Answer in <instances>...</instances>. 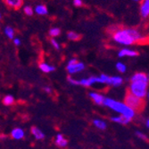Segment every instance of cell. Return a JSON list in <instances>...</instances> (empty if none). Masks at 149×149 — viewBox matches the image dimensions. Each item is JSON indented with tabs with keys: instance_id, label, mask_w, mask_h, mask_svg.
Segmentation results:
<instances>
[{
	"instance_id": "6da1fadb",
	"label": "cell",
	"mask_w": 149,
	"mask_h": 149,
	"mask_svg": "<svg viewBox=\"0 0 149 149\" xmlns=\"http://www.w3.org/2000/svg\"><path fill=\"white\" fill-rule=\"evenodd\" d=\"M109 33L113 40L123 46H131L133 44H142L147 40L146 36L143 35L138 29L126 28L123 26H111L108 28Z\"/></svg>"
},
{
	"instance_id": "7a4b0ae2",
	"label": "cell",
	"mask_w": 149,
	"mask_h": 149,
	"mask_svg": "<svg viewBox=\"0 0 149 149\" xmlns=\"http://www.w3.org/2000/svg\"><path fill=\"white\" fill-rule=\"evenodd\" d=\"M148 76L145 72L134 73L130 80V86L128 92L139 98L145 99L147 97L148 89Z\"/></svg>"
},
{
	"instance_id": "3957f363",
	"label": "cell",
	"mask_w": 149,
	"mask_h": 149,
	"mask_svg": "<svg viewBox=\"0 0 149 149\" xmlns=\"http://www.w3.org/2000/svg\"><path fill=\"white\" fill-rule=\"evenodd\" d=\"M104 105L108 108H110L111 110H113L121 115H124L131 120H133L137 114V112L134 109H132L131 107H130L125 102H119L113 98L105 97Z\"/></svg>"
},
{
	"instance_id": "277c9868",
	"label": "cell",
	"mask_w": 149,
	"mask_h": 149,
	"mask_svg": "<svg viewBox=\"0 0 149 149\" xmlns=\"http://www.w3.org/2000/svg\"><path fill=\"white\" fill-rule=\"evenodd\" d=\"M124 102L137 113H140L141 111H143L146 106L145 99H142V98H139L136 96H134V95L130 94V92H127L126 96L124 97Z\"/></svg>"
},
{
	"instance_id": "5b68a950",
	"label": "cell",
	"mask_w": 149,
	"mask_h": 149,
	"mask_svg": "<svg viewBox=\"0 0 149 149\" xmlns=\"http://www.w3.org/2000/svg\"><path fill=\"white\" fill-rule=\"evenodd\" d=\"M84 69H85V64L81 62H79L76 58L71 59L66 66V70L70 75L77 74L80 72H82Z\"/></svg>"
},
{
	"instance_id": "8992f818",
	"label": "cell",
	"mask_w": 149,
	"mask_h": 149,
	"mask_svg": "<svg viewBox=\"0 0 149 149\" xmlns=\"http://www.w3.org/2000/svg\"><path fill=\"white\" fill-rule=\"evenodd\" d=\"M96 83L102 84V80H101L100 76H90L88 78L81 79L79 80V85L83 86V87H87V88H89Z\"/></svg>"
},
{
	"instance_id": "52a82bcc",
	"label": "cell",
	"mask_w": 149,
	"mask_h": 149,
	"mask_svg": "<svg viewBox=\"0 0 149 149\" xmlns=\"http://www.w3.org/2000/svg\"><path fill=\"white\" fill-rule=\"evenodd\" d=\"M88 97L91 98V100L97 105H104L105 97L103 96L102 94L98 92H95V91H90L88 93Z\"/></svg>"
},
{
	"instance_id": "ba28073f",
	"label": "cell",
	"mask_w": 149,
	"mask_h": 149,
	"mask_svg": "<svg viewBox=\"0 0 149 149\" xmlns=\"http://www.w3.org/2000/svg\"><path fill=\"white\" fill-rule=\"evenodd\" d=\"M139 12L143 19H147L149 17V0H141Z\"/></svg>"
},
{
	"instance_id": "9c48e42d",
	"label": "cell",
	"mask_w": 149,
	"mask_h": 149,
	"mask_svg": "<svg viewBox=\"0 0 149 149\" xmlns=\"http://www.w3.org/2000/svg\"><path fill=\"white\" fill-rule=\"evenodd\" d=\"M139 56V52L130 48H123L118 53L119 57H137Z\"/></svg>"
},
{
	"instance_id": "30bf717a",
	"label": "cell",
	"mask_w": 149,
	"mask_h": 149,
	"mask_svg": "<svg viewBox=\"0 0 149 149\" xmlns=\"http://www.w3.org/2000/svg\"><path fill=\"white\" fill-rule=\"evenodd\" d=\"M111 120L113 121V123H115L123 124V125H127V124H129L130 123L132 120L130 119V118H128V117H126V116H124V115L120 114L118 116H113V117H111Z\"/></svg>"
},
{
	"instance_id": "8fae6325",
	"label": "cell",
	"mask_w": 149,
	"mask_h": 149,
	"mask_svg": "<svg viewBox=\"0 0 149 149\" xmlns=\"http://www.w3.org/2000/svg\"><path fill=\"white\" fill-rule=\"evenodd\" d=\"M10 136L12 139H15V140H20V139H22L25 136V132L24 130L22 129V128H15L12 131H11V134Z\"/></svg>"
},
{
	"instance_id": "7c38bea8",
	"label": "cell",
	"mask_w": 149,
	"mask_h": 149,
	"mask_svg": "<svg viewBox=\"0 0 149 149\" xmlns=\"http://www.w3.org/2000/svg\"><path fill=\"white\" fill-rule=\"evenodd\" d=\"M55 144L58 147L64 148V147H66L67 146H68V140L64 138V136L63 134L58 133L56 136V139H55Z\"/></svg>"
},
{
	"instance_id": "4fadbf2b",
	"label": "cell",
	"mask_w": 149,
	"mask_h": 149,
	"mask_svg": "<svg viewBox=\"0 0 149 149\" xmlns=\"http://www.w3.org/2000/svg\"><path fill=\"white\" fill-rule=\"evenodd\" d=\"M5 4L12 9H20L22 6L23 0H4Z\"/></svg>"
},
{
	"instance_id": "5bb4252c",
	"label": "cell",
	"mask_w": 149,
	"mask_h": 149,
	"mask_svg": "<svg viewBox=\"0 0 149 149\" xmlns=\"http://www.w3.org/2000/svg\"><path fill=\"white\" fill-rule=\"evenodd\" d=\"M31 132L32 134V136L34 137V139H37V140H42V139H45V134H44V132L41 130H40V129H38V127H35V126L31 127Z\"/></svg>"
},
{
	"instance_id": "9a60e30c",
	"label": "cell",
	"mask_w": 149,
	"mask_h": 149,
	"mask_svg": "<svg viewBox=\"0 0 149 149\" xmlns=\"http://www.w3.org/2000/svg\"><path fill=\"white\" fill-rule=\"evenodd\" d=\"M38 67H39V69L45 73H49V72H52L55 71V67L52 66L51 64L45 63V62H39Z\"/></svg>"
},
{
	"instance_id": "2e32d148",
	"label": "cell",
	"mask_w": 149,
	"mask_h": 149,
	"mask_svg": "<svg viewBox=\"0 0 149 149\" xmlns=\"http://www.w3.org/2000/svg\"><path fill=\"white\" fill-rule=\"evenodd\" d=\"M93 125L96 127L97 129L101 130H104L107 128L106 123L104 120H101V119H95V120H93Z\"/></svg>"
},
{
	"instance_id": "e0dca14e",
	"label": "cell",
	"mask_w": 149,
	"mask_h": 149,
	"mask_svg": "<svg viewBox=\"0 0 149 149\" xmlns=\"http://www.w3.org/2000/svg\"><path fill=\"white\" fill-rule=\"evenodd\" d=\"M123 83V79L120 76H112L111 86L113 87H120Z\"/></svg>"
},
{
	"instance_id": "ac0fdd59",
	"label": "cell",
	"mask_w": 149,
	"mask_h": 149,
	"mask_svg": "<svg viewBox=\"0 0 149 149\" xmlns=\"http://www.w3.org/2000/svg\"><path fill=\"white\" fill-rule=\"evenodd\" d=\"M35 12L38 15H46L47 13V8L45 5H38L35 7Z\"/></svg>"
},
{
	"instance_id": "d6986e66",
	"label": "cell",
	"mask_w": 149,
	"mask_h": 149,
	"mask_svg": "<svg viewBox=\"0 0 149 149\" xmlns=\"http://www.w3.org/2000/svg\"><path fill=\"white\" fill-rule=\"evenodd\" d=\"M3 104L6 106H11L15 104V97L11 95H6L3 97Z\"/></svg>"
},
{
	"instance_id": "ffe728a7",
	"label": "cell",
	"mask_w": 149,
	"mask_h": 149,
	"mask_svg": "<svg viewBox=\"0 0 149 149\" xmlns=\"http://www.w3.org/2000/svg\"><path fill=\"white\" fill-rule=\"evenodd\" d=\"M4 32L6 34V36L9 38V39H13L15 38V30H13L12 27L10 26H6L5 27Z\"/></svg>"
},
{
	"instance_id": "44dd1931",
	"label": "cell",
	"mask_w": 149,
	"mask_h": 149,
	"mask_svg": "<svg viewBox=\"0 0 149 149\" xmlns=\"http://www.w3.org/2000/svg\"><path fill=\"white\" fill-rule=\"evenodd\" d=\"M67 38L70 40H72V41H77V40L80 38V35L74 31H69L67 33Z\"/></svg>"
},
{
	"instance_id": "7402d4cb",
	"label": "cell",
	"mask_w": 149,
	"mask_h": 149,
	"mask_svg": "<svg viewBox=\"0 0 149 149\" xmlns=\"http://www.w3.org/2000/svg\"><path fill=\"white\" fill-rule=\"evenodd\" d=\"M115 67H116V70H117L119 72H120V73H124V72H126V70H127L126 65H125L123 63H121V62H118V63H116Z\"/></svg>"
},
{
	"instance_id": "603a6c76",
	"label": "cell",
	"mask_w": 149,
	"mask_h": 149,
	"mask_svg": "<svg viewBox=\"0 0 149 149\" xmlns=\"http://www.w3.org/2000/svg\"><path fill=\"white\" fill-rule=\"evenodd\" d=\"M61 34V31H60V29L59 28H52V29H50V31H49V35L52 37V38H56V37H58L59 35Z\"/></svg>"
},
{
	"instance_id": "cb8c5ba5",
	"label": "cell",
	"mask_w": 149,
	"mask_h": 149,
	"mask_svg": "<svg viewBox=\"0 0 149 149\" xmlns=\"http://www.w3.org/2000/svg\"><path fill=\"white\" fill-rule=\"evenodd\" d=\"M23 12L26 15H28V16H31L33 15V9L31 6H26L23 7Z\"/></svg>"
},
{
	"instance_id": "d4e9b609",
	"label": "cell",
	"mask_w": 149,
	"mask_h": 149,
	"mask_svg": "<svg viewBox=\"0 0 149 149\" xmlns=\"http://www.w3.org/2000/svg\"><path fill=\"white\" fill-rule=\"evenodd\" d=\"M136 136H137V138H139L141 140H144V141L148 140V138H147L146 135L145 133L141 132V131H136Z\"/></svg>"
},
{
	"instance_id": "484cf974",
	"label": "cell",
	"mask_w": 149,
	"mask_h": 149,
	"mask_svg": "<svg viewBox=\"0 0 149 149\" xmlns=\"http://www.w3.org/2000/svg\"><path fill=\"white\" fill-rule=\"evenodd\" d=\"M50 43H51V45L54 47H55L56 50H59L60 49V45H59V43L56 41V38H51L50 39Z\"/></svg>"
},
{
	"instance_id": "4316f807",
	"label": "cell",
	"mask_w": 149,
	"mask_h": 149,
	"mask_svg": "<svg viewBox=\"0 0 149 149\" xmlns=\"http://www.w3.org/2000/svg\"><path fill=\"white\" fill-rule=\"evenodd\" d=\"M67 79H68V81L72 85H79V80L78 79H76L71 77V76H69Z\"/></svg>"
},
{
	"instance_id": "83f0119b",
	"label": "cell",
	"mask_w": 149,
	"mask_h": 149,
	"mask_svg": "<svg viewBox=\"0 0 149 149\" xmlns=\"http://www.w3.org/2000/svg\"><path fill=\"white\" fill-rule=\"evenodd\" d=\"M73 5L76 7H80L83 6V2L82 0H73Z\"/></svg>"
},
{
	"instance_id": "f1b7e54d",
	"label": "cell",
	"mask_w": 149,
	"mask_h": 149,
	"mask_svg": "<svg viewBox=\"0 0 149 149\" xmlns=\"http://www.w3.org/2000/svg\"><path fill=\"white\" fill-rule=\"evenodd\" d=\"M13 44H15L16 47H19L21 45V39L17 38H15L13 39Z\"/></svg>"
},
{
	"instance_id": "f546056e",
	"label": "cell",
	"mask_w": 149,
	"mask_h": 149,
	"mask_svg": "<svg viewBox=\"0 0 149 149\" xmlns=\"http://www.w3.org/2000/svg\"><path fill=\"white\" fill-rule=\"evenodd\" d=\"M43 90H44L46 93H47V94H51V93H52V88H51L49 86L44 87V88H43Z\"/></svg>"
},
{
	"instance_id": "4dcf8cb0",
	"label": "cell",
	"mask_w": 149,
	"mask_h": 149,
	"mask_svg": "<svg viewBox=\"0 0 149 149\" xmlns=\"http://www.w3.org/2000/svg\"><path fill=\"white\" fill-rule=\"evenodd\" d=\"M146 127L149 129V119L146 120Z\"/></svg>"
},
{
	"instance_id": "1f68e13d",
	"label": "cell",
	"mask_w": 149,
	"mask_h": 149,
	"mask_svg": "<svg viewBox=\"0 0 149 149\" xmlns=\"http://www.w3.org/2000/svg\"><path fill=\"white\" fill-rule=\"evenodd\" d=\"M133 1H135V2H139V1H140V0H133Z\"/></svg>"
},
{
	"instance_id": "d6a6232c",
	"label": "cell",
	"mask_w": 149,
	"mask_h": 149,
	"mask_svg": "<svg viewBox=\"0 0 149 149\" xmlns=\"http://www.w3.org/2000/svg\"><path fill=\"white\" fill-rule=\"evenodd\" d=\"M147 98H148V100H149V92H148V94H147Z\"/></svg>"
},
{
	"instance_id": "836d02e7",
	"label": "cell",
	"mask_w": 149,
	"mask_h": 149,
	"mask_svg": "<svg viewBox=\"0 0 149 149\" xmlns=\"http://www.w3.org/2000/svg\"><path fill=\"white\" fill-rule=\"evenodd\" d=\"M147 76H148V81H149V74H148Z\"/></svg>"
}]
</instances>
